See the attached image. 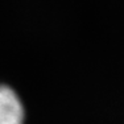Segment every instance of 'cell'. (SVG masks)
Instances as JSON below:
<instances>
[{
	"mask_svg": "<svg viewBox=\"0 0 124 124\" xmlns=\"http://www.w3.org/2000/svg\"><path fill=\"white\" fill-rule=\"evenodd\" d=\"M25 111L17 94L0 85V124H24Z\"/></svg>",
	"mask_w": 124,
	"mask_h": 124,
	"instance_id": "cell-1",
	"label": "cell"
}]
</instances>
